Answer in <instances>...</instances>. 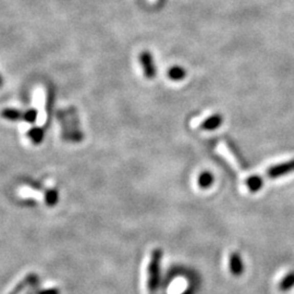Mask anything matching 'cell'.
I'll return each mask as SVG.
<instances>
[{
	"label": "cell",
	"instance_id": "cell-1",
	"mask_svg": "<svg viewBox=\"0 0 294 294\" xmlns=\"http://www.w3.org/2000/svg\"><path fill=\"white\" fill-rule=\"evenodd\" d=\"M162 255V251L156 248L152 252V256H150L149 259L147 272V288L149 294H156L159 287V281H161Z\"/></svg>",
	"mask_w": 294,
	"mask_h": 294
},
{
	"label": "cell",
	"instance_id": "cell-14",
	"mask_svg": "<svg viewBox=\"0 0 294 294\" xmlns=\"http://www.w3.org/2000/svg\"><path fill=\"white\" fill-rule=\"evenodd\" d=\"M3 83H4V81H3V78H2V75H0V87L3 86Z\"/></svg>",
	"mask_w": 294,
	"mask_h": 294
},
{
	"label": "cell",
	"instance_id": "cell-13",
	"mask_svg": "<svg viewBox=\"0 0 294 294\" xmlns=\"http://www.w3.org/2000/svg\"><path fill=\"white\" fill-rule=\"evenodd\" d=\"M39 294H58L57 290H45L43 292H40Z\"/></svg>",
	"mask_w": 294,
	"mask_h": 294
},
{
	"label": "cell",
	"instance_id": "cell-7",
	"mask_svg": "<svg viewBox=\"0 0 294 294\" xmlns=\"http://www.w3.org/2000/svg\"><path fill=\"white\" fill-rule=\"evenodd\" d=\"M186 77H187V71L180 65H173L169 70H168V78H169L171 81H175V82L182 81Z\"/></svg>",
	"mask_w": 294,
	"mask_h": 294
},
{
	"label": "cell",
	"instance_id": "cell-3",
	"mask_svg": "<svg viewBox=\"0 0 294 294\" xmlns=\"http://www.w3.org/2000/svg\"><path fill=\"white\" fill-rule=\"evenodd\" d=\"M293 171H294V159H291V161L272 166L269 169L267 170V175L269 176L270 179H278Z\"/></svg>",
	"mask_w": 294,
	"mask_h": 294
},
{
	"label": "cell",
	"instance_id": "cell-5",
	"mask_svg": "<svg viewBox=\"0 0 294 294\" xmlns=\"http://www.w3.org/2000/svg\"><path fill=\"white\" fill-rule=\"evenodd\" d=\"M222 124V117L219 114L213 115L206 120H204L200 124V129L205 131H213L220 127Z\"/></svg>",
	"mask_w": 294,
	"mask_h": 294
},
{
	"label": "cell",
	"instance_id": "cell-10",
	"mask_svg": "<svg viewBox=\"0 0 294 294\" xmlns=\"http://www.w3.org/2000/svg\"><path fill=\"white\" fill-rule=\"evenodd\" d=\"M2 116L6 119H9V120H18L22 117L21 112L15 110V109H5L2 112Z\"/></svg>",
	"mask_w": 294,
	"mask_h": 294
},
{
	"label": "cell",
	"instance_id": "cell-9",
	"mask_svg": "<svg viewBox=\"0 0 294 294\" xmlns=\"http://www.w3.org/2000/svg\"><path fill=\"white\" fill-rule=\"evenodd\" d=\"M294 287V272L289 273L287 276L283 277V279L279 283V289L282 292L290 291Z\"/></svg>",
	"mask_w": 294,
	"mask_h": 294
},
{
	"label": "cell",
	"instance_id": "cell-12",
	"mask_svg": "<svg viewBox=\"0 0 294 294\" xmlns=\"http://www.w3.org/2000/svg\"><path fill=\"white\" fill-rule=\"evenodd\" d=\"M23 118L25 121H28L29 123H33L37 118V111L35 110V109H31V110H29L27 114H24Z\"/></svg>",
	"mask_w": 294,
	"mask_h": 294
},
{
	"label": "cell",
	"instance_id": "cell-4",
	"mask_svg": "<svg viewBox=\"0 0 294 294\" xmlns=\"http://www.w3.org/2000/svg\"><path fill=\"white\" fill-rule=\"evenodd\" d=\"M229 268L230 273L235 277H239L244 273V264H243L242 257L240 256L238 252H233V253H231L229 258Z\"/></svg>",
	"mask_w": 294,
	"mask_h": 294
},
{
	"label": "cell",
	"instance_id": "cell-2",
	"mask_svg": "<svg viewBox=\"0 0 294 294\" xmlns=\"http://www.w3.org/2000/svg\"><path fill=\"white\" fill-rule=\"evenodd\" d=\"M140 61L143 66V71H144L145 77L149 80L154 79L157 74V69L153 55L150 54L148 50H144V52H142V54L140 55Z\"/></svg>",
	"mask_w": 294,
	"mask_h": 294
},
{
	"label": "cell",
	"instance_id": "cell-11",
	"mask_svg": "<svg viewBox=\"0 0 294 294\" xmlns=\"http://www.w3.org/2000/svg\"><path fill=\"white\" fill-rule=\"evenodd\" d=\"M30 138L32 141L35 143V144H38L41 141H43L44 138V132L41 129H32L30 131Z\"/></svg>",
	"mask_w": 294,
	"mask_h": 294
},
{
	"label": "cell",
	"instance_id": "cell-6",
	"mask_svg": "<svg viewBox=\"0 0 294 294\" xmlns=\"http://www.w3.org/2000/svg\"><path fill=\"white\" fill-rule=\"evenodd\" d=\"M245 184H246L247 189L250 190V192L256 193L263 188L264 180L262 176H259V175H251L246 179Z\"/></svg>",
	"mask_w": 294,
	"mask_h": 294
},
{
	"label": "cell",
	"instance_id": "cell-8",
	"mask_svg": "<svg viewBox=\"0 0 294 294\" xmlns=\"http://www.w3.org/2000/svg\"><path fill=\"white\" fill-rule=\"evenodd\" d=\"M214 175L209 171H203L197 178V184L200 189H208L213 186Z\"/></svg>",
	"mask_w": 294,
	"mask_h": 294
},
{
	"label": "cell",
	"instance_id": "cell-15",
	"mask_svg": "<svg viewBox=\"0 0 294 294\" xmlns=\"http://www.w3.org/2000/svg\"><path fill=\"white\" fill-rule=\"evenodd\" d=\"M161 2H164V0H161Z\"/></svg>",
	"mask_w": 294,
	"mask_h": 294
}]
</instances>
